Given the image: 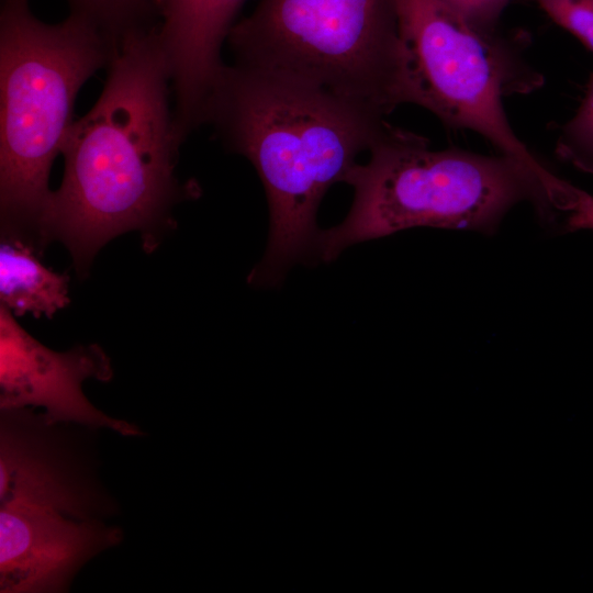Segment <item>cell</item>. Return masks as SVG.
Returning a JSON list of instances; mask_svg holds the SVG:
<instances>
[{"label":"cell","instance_id":"cell-2","mask_svg":"<svg viewBox=\"0 0 593 593\" xmlns=\"http://www.w3.org/2000/svg\"><path fill=\"white\" fill-rule=\"evenodd\" d=\"M205 123L245 156L264 184L269 237L250 286H277L299 261L314 260L316 212L389 124L385 116L301 81L239 65L225 66Z\"/></svg>","mask_w":593,"mask_h":593},{"label":"cell","instance_id":"cell-3","mask_svg":"<svg viewBox=\"0 0 593 593\" xmlns=\"http://www.w3.org/2000/svg\"><path fill=\"white\" fill-rule=\"evenodd\" d=\"M118 42L81 13L48 24L29 0H1V236L44 253L53 161L74 123L79 89L110 64Z\"/></svg>","mask_w":593,"mask_h":593},{"label":"cell","instance_id":"cell-4","mask_svg":"<svg viewBox=\"0 0 593 593\" xmlns=\"http://www.w3.org/2000/svg\"><path fill=\"white\" fill-rule=\"evenodd\" d=\"M369 152L368 163L346 175L353 205L339 225L318 231L314 260L329 262L354 244L413 227L492 233L522 201L553 210L558 189L504 154L434 150L426 137L391 123Z\"/></svg>","mask_w":593,"mask_h":593},{"label":"cell","instance_id":"cell-11","mask_svg":"<svg viewBox=\"0 0 593 593\" xmlns=\"http://www.w3.org/2000/svg\"><path fill=\"white\" fill-rule=\"evenodd\" d=\"M69 277L47 268L29 244L1 236L0 305L13 315L52 317L69 304Z\"/></svg>","mask_w":593,"mask_h":593},{"label":"cell","instance_id":"cell-8","mask_svg":"<svg viewBox=\"0 0 593 593\" xmlns=\"http://www.w3.org/2000/svg\"><path fill=\"white\" fill-rule=\"evenodd\" d=\"M122 539L119 528L57 510L1 502L0 591L60 592L92 557Z\"/></svg>","mask_w":593,"mask_h":593},{"label":"cell","instance_id":"cell-14","mask_svg":"<svg viewBox=\"0 0 593 593\" xmlns=\"http://www.w3.org/2000/svg\"><path fill=\"white\" fill-rule=\"evenodd\" d=\"M560 27L593 52V0H535Z\"/></svg>","mask_w":593,"mask_h":593},{"label":"cell","instance_id":"cell-16","mask_svg":"<svg viewBox=\"0 0 593 593\" xmlns=\"http://www.w3.org/2000/svg\"><path fill=\"white\" fill-rule=\"evenodd\" d=\"M560 211L567 215L568 231H593V194L570 183Z\"/></svg>","mask_w":593,"mask_h":593},{"label":"cell","instance_id":"cell-13","mask_svg":"<svg viewBox=\"0 0 593 593\" xmlns=\"http://www.w3.org/2000/svg\"><path fill=\"white\" fill-rule=\"evenodd\" d=\"M555 152L560 159L593 175V72L574 115L561 127Z\"/></svg>","mask_w":593,"mask_h":593},{"label":"cell","instance_id":"cell-1","mask_svg":"<svg viewBox=\"0 0 593 593\" xmlns=\"http://www.w3.org/2000/svg\"><path fill=\"white\" fill-rule=\"evenodd\" d=\"M170 87L157 24L133 29L118 42L97 102L67 133L43 242L64 244L81 279L98 251L126 232H139L147 253L156 249L175 227L174 208L200 195L195 181L180 183L175 175L184 139Z\"/></svg>","mask_w":593,"mask_h":593},{"label":"cell","instance_id":"cell-15","mask_svg":"<svg viewBox=\"0 0 593 593\" xmlns=\"http://www.w3.org/2000/svg\"><path fill=\"white\" fill-rule=\"evenodd\" d=\"M438 1L471 26L484 32H495L504 10L512 0Z\"/></svg>","mask_w":593,"mask_h":593},{"label":"cell","instance_id":"cell-12","mask_svg":"<svg viewBox=\"0 0 593 593\" xmlns=\"http://www.w3.org/2000/svg\"><path fill=\"white\" fill-rule=\"evenodd\" d=\"M71 12L96 22L107 34L118 40L126 32L150 24L156 12L155 0H68Z\"/></svg>","mask_w":593,"mask_h":593},{"label":"cell","instance_id":"cell-9","mask_svg":"<svg viewBox=\"0 0 593 593\" xmlns=\"http://www.w3.org/2000/svg\"><path fill=\"white\" fill-rule=\"evenodd\" d=\"M245 0H155L157 33L168 65L175 118L187 135L205 121L211 94L225 67L224 40Z\"/></svg>","mask_w":593,"mask_h":593},{"label":"cell","instance_id":"cell-7","mask_svg":"<svg viewBox=\"0 0 593 593\" xmlns=\"http://www.w3.org/2000/svg\"><path fill=\"white\" fill-rule=\"evenodd\" d=\"M112 373L110 359L98 345L55 351L30 335L0 305L1 411L42 407L51 425L76 423L111 428L124 436L138 435L134 425L96 409L82 391L87 379L109 381Z\"/></svg>","mask_w":593,"mask_h":593},{"label":"cell","instance_id":"cell-10","mask_svg":"<svg viewBox=\"0 0 593 593\" xmlns=\"http://www.w3.org/2000/svg\"><path fill=\"white\" fill-rule=\"evenodd\" d=\"M2 412V411H1ZM43 421L13 425L2 412L0 440V500L31 503L80 519L100 505V494L70 463L64 449L43 433Z\"/></svg>","mask_w":593,"mask_h":593},{"label":"cell","instance_id":"cell-6","mask_svg":"<svg viewBox=\"0 0 593 593\" xmlns=\"http://www.w3.org/2000/svg\"><path fill=\"white\" fill-rule=\"evenodd\" d=\"M396 8L413 104L447 127L481 135L500 154L557 186L560 178L518 138L505 114V97L530 93L544 83L517 41L471 26L438 0H396Z\"/></svg>","mask_w":593,"mask_h":593},{"label":"cell","instance_id":"cell-5","mask_svg":"<svg viewBox=\"0 0 593 593\" xmlns=\"http://www.w3.org/2000/svg\"><path fill=\"white\" fill-rule=\"evenodd\" d=\"M235 64L388 116L414 103L396 0H259L233 25Z\"/></svg>","mask_w":593,"mask_h":593}]
</instances>
